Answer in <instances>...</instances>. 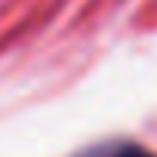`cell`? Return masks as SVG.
Returning <instances> with one entry per match:
<instances>
[{
    "instance_id": "6da1fadb",
    "label": "cell",
    "mask_w": 157,
    "mask_h": 157,
    "mask_svg": "<svg viewBox=\"0 0 157 157\" xmlns=\"http://www.w3.org/2000/svg\"><path fill=\"white\" fill-rule=\"evenodd\" d=\"M77 157H154L148 148L136 145V142H105V145H96V148H86L83 154Z\"/></svg>"
}]
</instances>
